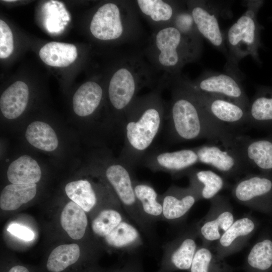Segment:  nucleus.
Segmentation results:
<instances>
[{
    "mask_svg": "<svg viewBox=\"0 0 272 272\" xmlns=\"http://www.w3.org/2000/svg\"><path fill=\"white\" fill-rule=\"evenodd\" d=\"M165 140L166 144L207 139L225 145L234 132L214 123L192 90L183 80L175 82L167 106Z\"/></svg>",
    "mask_w": 272,
    "mask_h": 272,
    "instance_id": "nucleus-1",
    "label": "nucleus"
},
{
    "mask_svg": "<svg viewBox=\"0 0 272 272\" xmlns=\"http://www.w3.org/2000/svg\"><path fill=\"white\" fill-rule=\"evenodd\" d=\"M167 110L156 91L135 98L124 115L120 160L134 170L141 165L163 128Z\"/></svg>",
    "mask_w": 272,
    "mask_h": 272,
    "instance_id": "nucleus-2",
    "label": "nucleus"
},
{
    "mask_svg": "<svg viewBox=\"0 0 272 272\" xmlns=\"http://www.w3.org/2000/svg\"><path fill=\"white\" fill-rule=\"evenodd\" d=\"M102 162V173L120 202L128 218L144 234L151 244L156 243L155 226L142 214L134 189V169L118 158H109Z\"/></svg>",
    "mask_w": 272,
    "mask_h": 272,
    "instance_id": "nucleus-3",
    "label": "nucleus"
},
{
    "mask_svg": "<svg viewBox=\"0 0 272 272\" xmlns=\"http://www.w3.org/2000/svg\"><path fill=\"white\" fill-rule=\"evenodd\" d=\"M262 1H250L248 9L228 30L226 38L230 58L237 63L246 56L250 55L258 63H261L258 50L262 47L260 32L263 28L257 19Z\"/></svg>",
    "mask_w": 272,
    "mask_h": 272,
    "instance_id": "nucleus-4",
    "label": "nucleus"
},
{
    "mask_svg": "<svg viewBox=\"0 0 272 272\" xmlns=\"http://www.w3.org/2000/svg\"><path fill=\"white\" fill-rule=\"evenodd\" d=\"M157 61L167 71L177 73L186 63L199 54L200 44L187 38L173 26L164 27L156 34Z\"/></svg>",
    "mask_w": 272,
    "mask_h": 272,
    "instance_id": "nucleus-5",
    "label": "nucleus"
},
{
    "mask_svg": "<svg viewBox=\"0 0 272 272\" xmlns=\"http://www.w3.org/2000/svg\"><path fill=\"white\" fill-rule=\"evenodd\" d=\"M139 87L138 75L125 64L117 69L110 80L108 99L114 112V125L121 133L125 113L137 98Z\"/></svg>",
    "mask_w": 272,
    "mask_h": 272,
    "instance_id": "nucleus-6",
    "label": "nucleus"
},
{
    "mask_svg": "<svg viewBox=\"0 0 272 272\" xmlns=\"http://www.w3.org/2000/svg\"><path fill=\"white\" fill-rule=\"evenodd\" d=\"M185 83L192 90L209 117L216 124L239 133V129L248 126L247 109L225 98L199 93Z\"/></svg>",
    "mask_w": 272,
    "mask_h": 272,
    "instance_id": "nucleus-7",
    "label": "nucleus"
},
{
    "mask_svg": "<svg viewBox=\"0 0 272 272\" xmlns=\"http://www.w3.org/2000/svg\"><path fill=\"white\" fill-rule=\"evenodd\" d=\"M217 144L209 142L195 147L198 163L210 166L227 177L249 173L252 167L238 152Z\"/></svg>",
    "mask_w": 272,
    "mask_h": 272,
    "instance_id": "nucleus-8",
    "label": "nucleus"
},
{
    "mask_svg": "<svg viewBox=\"0 0 272 272\" xmlns=\"http://www.w3.org/2000/svg\"><path fill=\"white\" fill-rule=\"evenodd\" d=\"M184 81L196 91L225 98L248 110L250 101L240 81L234 75L207 72L195 81Z\"/></svg>",
    "mask_w": 272,
    "mask_h": 272,
    "instance_id": "nucleus-9",
    "label": "nucleus"
},
{
    "mask_svg": "<svg viewBox=\"0 0 272 272\" xmlns=\"http://www.w3.org/2000/svg\"><path fill=\"white\" fill-rule=\"evenodd\" d=\"M198 163L195 147L174 151L153 148L144 157L141 165L153 172L169 173L177 179L185 176Z\"/></svg>",
    "mask_w": 272,
    "mask_h": 272,
    "instance_id": "nucleus-10",
    "label": "nucleus"
},
{
    "mask_svg": "<svg viewBox=\"0 0 272 272\" xmlns=\"http://www.w3.org/2000/svg\"><path fill=\"white\" fill-rule=\"evenodd\" d=\"M197 236L196 228L189 229L164 244L161 266L157 272L190 269L198 247L196 241Z\"/></svg>",
    "mask_w": 272,
    "mask_h": 272,
    "instance_id": "nucleus-11",
    "label": "nucleus"
},
{
    "mask_svg": "<svg viewBox=\"0 0 272 272\" xmlns=\"http://www.w3.org/2000/svg\"><path fill=\"white\" fill-rule=\"evenodd\" d=\"M231 149L238 152L252 168L262 173L272 172V136L254 139L241 133L235 134Z\"/></svg>",
    "mask_w": 272,
    "mask_h": 272,
    "instance_id": "nucleus-12",
    "label": "nucleus"
},
{
    "mask_svg": "<svg viewBox=\"0 0 272 272\" xmlns=\"http://www.w3.org/2000/svg\"><path fill=\"white\" fill-rule=\"evenodd\" d=\"M211 200L212 209L209 213L195 226L198 236L205 244L218 242L235 221L224 197L217 195Z\"/></svg>",
    "mask_w": 272,
    "mask_h": 272,
    "instance_id": "nucleus-13",
    "label": "nucleus"
},
{
    "mask_svg": "<svg viewBox=\"0 0 272 272\" xmlns=\"http://www.w3.org/2000/svg\"><path fill=\"white\" fill-rule=\"evenodd\" d=\"M121 10L116 4L108 3L101 6L94 14L90 29L96 38L101 40H113L124 37L127 22Z\"/></svg>",
    "mask_w": 272,
    "mask_h": 272,
    "instance_id": "nucleus-14",
    "label": "nucleus"
},
{
    "mask_svg": "<svg viewBox=\"0 0 272 272\" xmlns=\"http://www.w3.org/2000/svg\"><path fill=\"white\" fill-rule=\"evenodd\" d=\"M159 199L162 206V221L171 224L182 222L194 203L200 199L189 185L187 187L172 185L159 195Z\"/></svg>",
    "mask_w": 272,
    "mask_h": 272,
    "instance_id": "nucleus-15",
    "label": "nucleus"
},
{
    "mask_svg": "<svg viewBox=\"0 0 272 272\" xmlns=\"http://www.w3.org/2000/svg\"><path fill=\"white\" fill-rule=\"evenodd\" d=\"M233 196L249 206L272 201L271 173H249L239 180L232 188Z\"/></svg>",
    "mask_w": 272,
    "mask_h": 272,
    "instance_id": "nucleus-16",
    "label": "nucleus"
},
{
    "mask_svg": "<svg viewBox=\"0 0 272 272\" xmlns=\"http://www.w3.org/2000/svg\"><path fill=\"white\" fill-rule=\"evenodd\" d=\"M190 12L200 35L214 46L225 51V41L218 21V11L211 3L193 1L188 3Z\"/></svg>",
    "mask_w": 272,
    "mask_h": 272,
    "instance_id": "nucleus-17",
    "label": "nucleus"
},
{
    "mask_svg": "<svg viewBox=\"0 0 272 272\" xmlns=\"http://www.w3.org/2000/svg\"><path fill=\"white\" fill-rule=\"evenodd\" d=\"M247 112L248 126L272 129V85L256 87Z\"/></svg>",
    "mask_w": 272,
    "mask_h": 272,
    "instance_id": "nucleus-18",
    "label": "nucleus"
},
{
    "mask_svg": "<svg viewBox=\"0 0 272 272\" xmlns=\"http://www.w3.org/2000/svg\"><path fill=\"white\" fill-rule=\"evenodd\" d=\"M200 199H212L226 185L224 178L210 170L193 167L185 174Z\"/></svg>",
    "mask_w": 272,
    "mask_h": 272,
    "instance_id": "nucleus-19",
    "label": "nucleus"
},
{
    "mask_svg": "<svg viewBox=\"0 0 272 272\" xmlns=\"http://www.w3.org/2000/svg\"><path fill=\"white\" fill-rule=\"evenodd\" d=\"M28 86L22 81H17L9 86L1 95L0 109L3 116L15 119L22 114L29 100Z\"/></svg>",
    "mask_w": 272,
    "mask_h": 272,
    "instance_id": "nucleus-20",
    "label": "nucleus"
},
{
    "mask_svg": "<svg viewBox=\"0 0 272 272\" xmlns=\"http://www.w3.org/2000/svg\"><path fill=\"white\" fill-rule=\"evenodd\" d=\"M133 189L141 212L148 222L155 226L156 222L162 221V206L153 186L135 178Z\"/></svg>",
    "mask_w": 272,
    "mask_h": 272,
    "instance_id": "nucleus-21",
    "label": "nucleus"
},
{
    "mask_svg": "<svg viewBox=\"0 0 272 272\" xmlns=\"http://www.w3.org/2000/svg\"><path fill=\"white\" fill-rule=\"evenodd\" d=\"M103 96V89L98 84L93 81L84 83L73 96L74 112L81 117L91 116L98 108Z\"/></svg>",
    "mask_w": 272,
    "mask_h": 272,
    "instance_id": "nucleus-22",
    "label": "nucleus"
},
{
    "mask_svg": "<svg viewBox=\"0 0 272 272\" xmlns=\"http://www.w3.org/2000/svg\"><path fill=\"white\" fill-rule=\"evenodd\" d=\"M255 227L254 222L248 217L234 221L217 242L216 250L220 254H226L237 250L241 243L249 237Z\"/></svg>",
    "mask_w": 272,
    "mask_h": 272,
    "instance_id": "nucleus-23",
    "label": "nucleus"
},
{
    "mask_svg": "<svg viewBox=\"0 0 272 272\" xmlns=\"http://www.w3.org/2000/svg\"><path fill=\"white\" fill-rule=\"evenodd\" d=\"M7 176L12 184H34L40 180L42 171L38 163L31 156L25 155L10 163Z\"/></svg>",
    "mask_w": 272,
    "mask_h": 272,
    "instance_id": "nucleus-24",
    "label": "nucleus"
},
{
    "mask_svg": "<svg viewBox=\"0 0 272 272\" xmlns=\"http://www.w3.org/2000/svg\"><path fill=\"white\" fill-rule=\"evenodd\" d=\"M25 136L30 145L42 151H54L59 145L55 130L48 123L44 121H34L29 124Z\"/></svg>",
    "mask_w": 272,
    "mask_h": 272,
    "instance_id": "nucleus-25",
    "label": "nucleus"
},
{
    "mask_svg": "<svg viewBox=\"0 0 272 272\" xmlns=\"http://www.w3.org/2000/svg\"><path fill=\"white\" fill-rule=\"evenodd\" d=\"M41 60L46 64L55 67H65L76 59V47L70 43L50 42L41 47L39 52Z\"/></svg>",
    "mask_w": 272,
    "mask_h": 272,
    "instance_id": "nucleus-26",
    "label": "nucleus"
},
{
    "mask_svg": "<svg viewBox=\"0 0 272 272\" xmlns=\"http://www.w3.org/2000/svg\"><path fill=\"white\" fill-rule=\"evenodd\" d=\"M62 227L69 236L75 240L82 238L88 226L85 212L73 201L63 208L60 216Z\"/></svg>",
    "mask_w": 272,
    "mask_h": 272,
    "instance_id": "nucleus-27",
    "label": "nucleus"
},
{
    "mask_svg": "<svg viewBox=\"0 0 272 272\" xmlns=\"http://www.w3.org/2000/svg\"><path fill=\"white\" fill-rule=\"evenodd\" d=\"M37 185L11 184L1 193L0 207L5 211H14L32 200L36 195Z\"/></svg>",
    "mask_w": 272,
    "mask_h": 272,
    "instance_id": "nucleus-28",
    "label": "nucleus"
},
{
    "mask_svg": "<svg viewBox=\"0 0 272 272\" xmlns=\"http://www.w3.org/2000/svg\"><path fill=\"white\" fill-rule=\"evenodd\" d=\"M65 191L69 198L85 212H90L97 204V193L88 180L81 179L67 183Z\"/></svg>",
    "mask_w": 272,
    "mask_h": 272,
    "instance_id": "nucleus-29",
    "label": "nucleus"
},
{
    "mask_svg": "<svg viewBox=\"0 0 272 272\" xmlns=\"http://www.w3.org/2000/svg\"><path fill=\"white\" fill-rule=\"evenodd\" d=\"M80 256L79 245L73 243L59 245L49 254L46 267L50 272H61L75 263Z\"/></svg>",
    "mask_w": 272,
    "mask_h": 272,
    "instance_id": "nucleus-30",
    "label": "nucleus"
},
{
    "mask_svg": "<svg viewBox=\"0 0 272 272\" xmlns=\"http://www.w3.org/2000/svg\"><path fill=\"white\" fill-rule=\"evenodd\" d=\"M137 2L142 13L156 22L173 21L178 12L172 5L161 0H138Z\"/></svg>",
    "mask_w": 272,
    "mask_h": 272,
    "instance_id": "nucleus-31",
    "label": "nucleus"
},
{
    "mask_svg": "<svg viewBox=\"0 0 272 272\" xmlns=\"http://www.w3.org/2000/svg\"><path fill=\"white\" fill-rule=\"evenodd\" d=\"M247 263L251 268L265 270L272 265V241L265 239L257 242L247 256Z\"/></svg>",
    "mask_w": 272,
    "mask_h": 272,
    "instance_id": "nucleus-32",
    "label": "nucleus"
},
{
    "mask_svg": "<svg viewBox=\"0 0 272 272\" xmlns=\"http://www.w3.org/2000/svg\"><path fill=\"white\" fill-rule=\"evenodd\" d=\"M173 26L184 36L200 44L201 35L196 27L192 17L188 11H178L173 20Z\"/></svg>",
    "mask_w": 272,
    "mask_h": 272,
    "instance_id": "nucleus-33",
    "label": "nucleus"
},
{
    "mask_svg": "<svg viewBox=\"0 0 272 272\" xmlns=\"http://www.w3.org/2000/svg\"><path fill=\"white\" fill-rule=\"evenodd\" d=\"M214 254L207 246H198L190 268V272H210Z\"/></svg>",
    "mask_w": 272,
    "mask_h": 272,
    "instance_id": "nucleus-34",
    "label": "nucleus"
},
{
    "mask_svg": "<svg viewBox=\"0 0 272 272\" xmlns=\"http://www.w3.org/2000/svg\"><path fill=\"white\" fill-rule=\"evenodd\" d=\"M14 41L12 31L8 24L0 20V58H6L12 53Z\"/></svg>",
    "mask_w": 272,
    "mask_h": 272,
    "instance_id": "nucleus-35",
    "label": "nucleus"
},
{
    "mask_svg": "<svg viewBox=\"0 0 272 272\" xmlns=\"http://www.w3.org/2000/svg\"><path fill=\"white\" fill-rule=\"evenodd\" d=\"M7 231L11 234L25 241H31L34 239L35 236L31 229L18 224L9 225Z\"/></svg>",
    "mask_w": 272,
    "mask_h": 272,
    "instance_id": "nucleus-36",
    "label": "nucleus"
},
{
    "mask_svg": "<svg viewBox=\"0 0 272 272\" xmlns=\"http://www.w3.org/2000/svg\"><path fill=\"white\" fill-rule=\"evenodd\" d=\"M116 272H144L140 258L135 254L130 255L123 266Z\"/></svg>",
    "mask_w": 272,
    "mask_h": 272,
    "instance_id": "nucleus-37",
    "label": "nucleus"
},
{
    "mask_svg": "<svg viewBox=\"0 0 272 272\" xmlns=\"http://www.w3.org/2000/svg\"><path fill=\"white\" fill-rule=\"evenodd\" d=\"M8 272H29V271L26 267L17 265L12 267Z\"/></svg>",
    "mask_w": 272,
    "mask_h": 272,
    "instance_id": "nucleus-38",
    "label": "nucleus"
},
{
    "mask_svg": "<svg viewBox=\"0 0 272 272\" xmlns=\"http://www.w3.org/2000/svg\"><path fill=\"white\" fill-rule=\"evenodd\" d=\"M5 2H15V1H5Z\"/></svg>",
    "mask_w": 272,
    "mask_h": 272,
    "instance_id": "nucleus-39",
    "label": "nucleus"
}]
</instances>
